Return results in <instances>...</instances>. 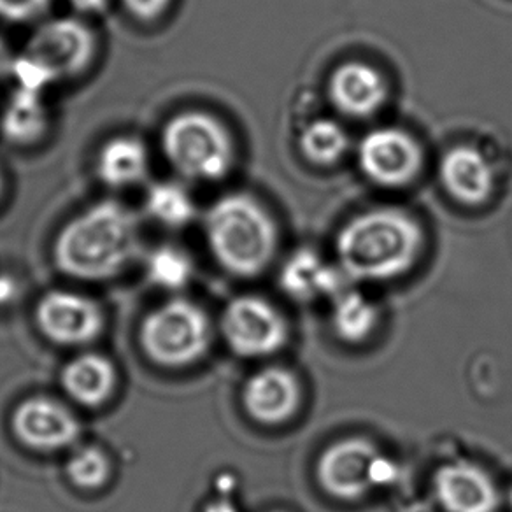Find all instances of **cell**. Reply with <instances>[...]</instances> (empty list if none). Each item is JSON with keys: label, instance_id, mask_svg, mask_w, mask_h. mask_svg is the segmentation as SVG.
<instances>
[{"label": "cell", "instance_id": "obj_1", "mask_svg": "<svg viewBox=\"0 0 512 512\" xmlns=\"http://www.w3.org/2000/svg\"><path fill=\"white\" fill-rule=\"evenodd\" d=\"M423 246L420 221L397 207L356 214L335 237L339 269L353 281L400 278L416 265Z\"/></svg>", "mask_w": 512, "mask_h": 512}, {"label": "cell", "instance_id": "obj_2", "mask_svg": "<svg viewBox=\"0 0 512 512\" xmlns=\"http://www.w3.org/2000/svg\"><path fill=\"white\" fill-rule=\"evenodd\" d=\"M136 214L118 200H100L60 228L53 242L58 271L83 281L118 276L136 256Z\"/></svg>", "mask_w": 512, "mask_h": 512}, {"label": "cell", "instance_id": "obj_3", "mask_svg": "<svg viewBox=\"0 0 512 512\" xmlns=\"http://www.w3.org/2000/svg\"><path fill=\"white\" fill-rule=\"evenodd\" d=\"M204 235L214 260L237 278L262 274L278 249L276 221L248 193L214 200L204 214Z\"/></svg>", "mask_w": 512, "mask_h": 512}, {"label": "cell", "instance_id": "obj_4", "mask_svg": "<svg viewBox=\"0 0 512 512\" xmlns=\"http://www.w3.org/2000/svg\"><path fill=\"white\" fill-rule=\"evenodd\" d=\"M97 37L78 16H60L41 23L15 57L11 74L16 86L43 93L58 81L83 74L92 65Z\"/></svg>", "mask_w": 512, "mask_h": 512}, {"label": "cell", "instance_id": "obj_5", "mask_svg": "<svg viewBox=\"0 0 512 512\" xmlns=\"http://www.w3.org/2000/svg\"><path fill=\"white\" fill-rule=\"evenodd\" d=\"M160 148L172 171L195 183L221 181L234 167L232 134L216 116L199 109L181 111L165 121Z\"/></svg>", "mask_w": 512, "mask_h": 512}, {"label": "cell", "instance_id": "obj_6", "mask_svg": "<svg viewBox=\"0 0 512 512\" xmlns=\"http://www.w3.org/2000/svg\"><path fill=\"white\" fill-rule=\"evenodd\" d=\"M139 337L153 362L186 367L206 355L211 346V323L197 304L174 299L144 318Z\"/></svg>", "mask_w": 512, "mask_h": 512}, {"label": "cell", "instance_id": "obj_7", "mask_svg": "<svg viewBox=\"0 0 512 512\" xmlns=\"http://www.w3.org/2000/svg\"><path fill=\"white\" fill-rule=\"evenodd\" d=\"M221 334L235 355L264 358L283 349L288 341V325L267 300L239 297L223 311Z\"/></svg>", "mask_w": 512, "mask_h": 512}, {"label": "cell", "instance_id": "obj_8", "mask_svg": "<svg viewBox=\"0 0 512 512\" xmlns=\"http://www.w3.org/2000/svg\"><path fill=\"white\" fill-rule=\"evenodd\" d=\"M360 171L376 185L402 188L411 185L423 169V150L409 132L397 127L374 128L356 150Z\"/></svg>", "mask_w": 512, "mask_h": 512}, {"label": "cell", "instance_id": "obj_9", "mask_svg": "<svg viewBox=\"0 0 512 512\" xmlns=\"http://www.w3.org/2000/svg\"><path fill=\"white\" fill-rule=\"evenodd\" d=\"M37 325L50 341L81 346L95 341L104 328V314L97 302L72 292L46 293L36 309Z\"/></svg>", "mask_w": 512, "mask_h": 512}, {"label": "cell", "instance_id": "obj_10", "mask_svg": "<svg viewBox=\"0 0 512 512\" xmlns=\"http://www.w3.org/2000/svg\"><path fill=\"white\" fill-rule=\"evenodd\" d=\"M379 455L372 442L358 437L335 442L321 453L316 477L321 488L337 500H358L372 490L370 467Z\"/></svg>", "mask_w": 512, "mask_h": 512}, {"label": "cell", "instance_id": "obj_11", "mask_svg": "<svg viewBox=\"0 0 512 512\" xmlns=\"http://www.w3.org/2000/svg\"><path fill=\"white\" fill-rule=\"evenodd\" d=\"M13 430L27 448L58 451L76 442L81 432L76 416L57 400H25L13 414Z\"/></svg>", "mask_w": 512, "mask_h": 512}, {"label": "cell", "instance_id": "obj_12", "mask_svg": "<svg viewBox=\"0 0 512 512\" xmlns=\"http://www.w3.org/2000/svg\"><path fill=\"white\" fill-rule=\"evenodd\" d=\"M434 493L446 512H497L500 505L490 474L469 462L446 463L435 470Z\"/></svg>", "mask_w": 512, "mask_h": 512}, {"label": "cell", "instance_id": "obj_13", "mask_svg": "<svg viewBox=\"0 0 512 512\" xmlns=\"http://www.w3.org/2000/svg\"><path fill=\"white\" fill-rule=\"evenodd\" d=\"M328 99L339 113L363 120L383 109L388 83L376 67L353 60L335 67L328 79Z\"/></svg>", "mask_w": 512, "mask_h": 512}, {"label": "cell", "instance_id": "obj_14", "mask_svg": "<svg viewBox=\"0 0 512 512\" xmlns=\"http://www.w3.org/2000/svg\"><path fill=\"white\" fill-rule=\"evenodd\" d=\"M439 178L449 197L467 207L483 206L491 199L497 183L490 160L469 144H458L444 153Z\"/></svg>", "mask_w": 512, "mask_h": 512}, {"label": "cell", "instance_id": "obj_15", "mask_svg": "<svg viewBox=\"0 0 512 512\" xmlns=\"http://www.w3.org/2000/svg\"><path fill=\"white\" fill-rule=\"evenodd\" d=\"M299 379L290 370L267 367L256 372L244 386L242 402L246 413L264 425L290 420L300 406Z\"/></svg>", "mask_w": 512, "mask_h": 512}, {"label": "cell", "instance_id": "obj_16", "mask_svg": "<svg viewBox=\"0 0 512 512\" xmlns=\"http://www.w3.org/2000/svg\"><path fill=\"white\" fill-rule=\"evenodd\" d=\"M150 171V151L143 139L136 136L111 137L102 144L95 172L102 185L113 190H123L143 183Z\"/></svg>", "mask_w": 512, "mask_h": 512}, {"label": "cell", "instance_id": "obj_17", "mask_svg": "<svg viewBox=\"0 0 512 512\" xmlns=\"http://www.w3.org/2000/svg\"><path fill=\"white\" fill-rule=\"evenodd\" d=\"M344 274L341 269H334L321 260L311 249H300L286 260L279 274V283L297 300H311L321 295H339L344 292Z\"/></svg>", "mask_w": 512, "mask_h": 512}, {"label": "cell", "instance_id": "obj_18", "mask_svg": "<svg viewBox=\"0 0 512 512\" xmlns=\"http://www.w3.org/2000/svg\"><path fill=\"white\" fill-rule=\"evenodd\" d=\"M118 374L113 362L97 353H85L65 365V392L81 406L99 407L113 395Z\"/></svg>", "mask_w": 512, "mask_h": 512}, {"label": "cell", "instance_id": "obj_19", "mask_svg": "<svg viewBox=\"0 0 512 512\" xmlns=\"http://www.w3.org/2000/svg\"><path fill=\"white\" fill-rule=\"evenodd\" d=\"M50 116L43 93L16 86L0 114V134L15 146L37 144L48 132Z\"/></svg>", "mask_w": 512, "mask_h": 512}, {"label": "cell", "instance_id": "obj_20", "mask_svg": "<svg viewBox=\"0 0 512 512\" xmlns=\"http://www.w3.org/2000/svg\"><path fill=\"white\" fill-rule=\"evenodd\" d=\"M144 207L151 220L167 228H183L197 216V204L185 186L176 181H160L148 188Z\"/></svg>", "mask_w": 512, "mask_h": 512}, {"label": "cell", "instance_id": "obj_21", "mask_svg": "<svg viewBox=\"0 0 512 512\" xmlns=\"http://www.w3.org/2000/svg\"><path fill=\"white\" fill-rule=\"evenodd\" d=\"M299 148L307 162L330 167L348 153V132L339 121L318 118L300 132Z\"/></svg>", "mask_w": 512, "mask_h": 512}, {"label": "cell", "instance_id": "obj_22", "mask_svg": "<svg viewBox=\"0 0 512 512\" xmlns=\"http://www.w3.org/2000/svg\"><path fill=\"white\" fill-rule=\"evenodd\" d=\"M377 318V307L360 293L341 292L335 297L332 325L342 341H365L374 332Z\"/></svg>", "mask_w": 512, "mask_h": 512}, {"label": "cell", "instance_id": "obj_23", "mask_svg": "<svg viewBox=\"0 0 512 512\" xmlns=\"http://www.w3.org/2000/svg\"><path fill=\"white\" fill-rule=\"evenodd\" d=\"M151 283L165 290H179L192 278V258L178 246H158L151 251L146 264Z\"/></svg>", "mask_w": 512, "mask_h": 512}, {"label": "cell", "instance_id": "obj_24", "mask_svg": "<svg viewBox=\"0 0 512 512\" xmlns=\"http://www.w3.org/2000/svg\"><path fill=\"white\" fill-rule=\"evenodd\" d=\"M67 476L83 490H97L109 479V460L104 451L95 446L81 448L67 462Z\"/></svg>", "mask_w": 512, "mask_h": 512}, {"label": "cell", "instance_id": "obj_25", "mask_svg": "<svg viewBox=\"0 0 512 512\" xmlns=\"http://www.w3.org/2000/svg\"><path fill=\"white\" fill-rule=\"evenodd\" d=\"M53 0H0V20L29 23L43 16Z\"/></svg>", "mask_w": 512, "mask_h": 512}, {"label": "cell", "instance_id": "obj_26", "mask_svg": "<svg viewBox=\"0 0 512 512\" xmlns=\"http://www.w3.org/2000/svg\"><path fill=\"white\" fill-rule=\"evenodd\" d=\"M121 4L137 22L151 23L169 11L172 0H121Z\"/></svg>", "mask_w": 512, "mask_h": 512}, {"label": "cell", "instance_id": "obj_27", "mask_svg": "<svg viewBox=\"0 0 512 512\" xmlns=\"http://www.w3.org/2000/svg\"><path fill=\"white\" fill-rule=\"evenodd\" d=\"M399 476V469L397 465L390 458L383 455H377L370 467V483L372 488H381V486H388L392 484Z\"/></svg>", "mask_w": 512, "mask_h": 512}, {"label": "cell", "instance_id": "obj_28", "mask_svg": "<svg viewBox=\"0 0 512 512\" xmlns=\"http://www.w3.org/2000/svg\"><path fill=\"white\" fill-rule=\"evenodd\" d=\"M67 4L78 15H100L109 6V0H67Z\"/></svg>", "mask_w": 512, "mask_h": 512}, {"label": "cell", "instance_id": "obj_29", "mask_svg": "<svg viewBox=\"0 0 512 512\" xmlns=\"http://www.w3.org/2000/svg\"><path fill=\"white\" fill-rule=\"evenodd\" d=\"M13 62H15V57H13V53L9 50L8 43L0 37V79L11 74Z\"/></svg>", "mask_w": 512, "mask_h": 512}, {"label": "cell", "instance_id": "obj_30", "mask_svg": "<svg viewBox=\"0 0 512 512\" xmlns=\"http://www.w3.org/2000/svg\"><path fill=\"white\" fill-rule=\"evenodd\" d=\"M204 512H239L235 509V505L228 500H214L211 504L206 505Z\"/></svg>", "mask_w": 512, "mask_h": 512}, {"label": "cell", "instance_id": "obj_31", "mask_svg": "<svg viewBox=\"0 0 512 512\" xmlns=\"http://www.w3.org/2000/svg\"><path fill=\"white\" fill-rule=\"evenodd\" d=\"M13 293V286L9 285L8 279H0V300L8 299Z\"/></svg>", "mask_w": 512, "mask_h": 512}, {"label": "cell", "instance_id": "obj_32", "mask_svg": "<svg viewBox=\"0 0 512 512\" xmlns=\"http://www.w3.org/2000/svg\"><path fill=\"white\" fill-rule=\"evenodd\" d=\"M4 174H2V171H0V199H2V195H4Z\"/></svg>", "mask_w": 512, "mask_h": 512}, {"label": "cell", "instance_id": "obj_33", "mask_svg": "<svg viewBox=\"0 0 512 512\" xmlns=\"http://www.w3.org/2000/svg\"><path fill=\"white\" fill-rule=\"evenodd\" d=\"M509 502H511V509H512V488H511V493H509Z\"/></svg>", "mask_w": 512, "mask_h": 512}]
</instances>
